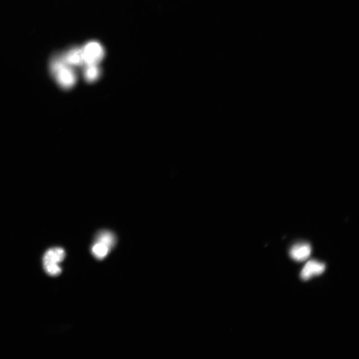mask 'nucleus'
<instances>
[{
    "instance_id": "9",
    "label": "nucleus",
    "mask_w": 359,
    "mask_h": 359,
    "mask_svg": "<svg viewBox=\"0 0 359 359\" xmlns=\"http://www.w3.org/2000/svg\"><path fill=\"white\" fill-rule=\"evenodd\" d=\"M110 249L104 244L94 242L92 246L91 252L92 255L97 259H104L110 251Z\"/></svg>"
},
{
    "instance_id": "2",
    "label": "nucleus",
    "mask_w": 359,
    "mask_h": 359,
    "mask_svg": "<svg viewBox=\"0 0 359 359\" xmlns=\"http://www.w3.org/2000/svg\"><path fill=\"white\" fill-rule=\"evenodd\" d=\"M82 50L84 64H99L104 58V47L97 42L88 43Z\"/></svg>"
},
{
    "instance_id": "4",
    "label": "nucleus",
    "mask_w": 359,
    "mask_h": 359,
    "mask_svg": "<svg viewBox=\"0 0 359 359\" xmlns=\"http://www.w3.org/2000/svg\"><path fill=\"white\" fill-rule=\"evenodd\" d=\"M63 57L69 66L78 67L83 66L84 61L82 49L74 48L62 54Z\"/></svg>"
},
{
    "instance_id": "10",
    "label": "nucleus",
    "mask_w": 359,
    "mask_h": 359,
    "mask_svg": "<svg viewBox=\"0 0 359 359\" xmlns=\"http://www.w3.org/2000/svg\"><path fill=\"white\" fill-rule=\"evenodd\" d=\"M44 269L46 273L52 276H59L61 273V269L59 265H45Z\"/></svg>"
},
{
    "instance_id": "3",
    "label": "nucleus",
    "mask_w": 359,
    "mask_h": 359,
    "mask_svg": "<svg viewBox=\"0 0 359 359\" xmlns=\"http://www.w3.org/2000/svg\"><path fill=\"white\" fill-rule=\"evenodd\" d=\"M325 268L324 264L315 260H309L301 272V278L304 280H309L313 276L323 274Z\"/></svg>"
},
{
    "instance_id": "5",
    "label": "nucleus",
    "mask_w": 359,
    "mask_h": 359,
    "mask_svg": "<svg viewBox=\"0 0 359 359\" xmlns=\"http://www.w3.org/2000/svg\"><path fill=\"white\" fill-rule=\"evenodd\" d=\"M311 248L307 243L298 244L293 246L290 250L291 258L297 262H304L310 255Z\"/></svg>"
},
{
    "instance_id": "8",
    "label": "nucleus",
    "mask_w": 359,
    "mask_h": 359,
    "mask_svg": "<svg viewBox=\"0 0 359 359\" xmlns=\"http://www.w3.org/2000/svg\"><path fill=\"white\" fill-rule=\"evenodd\" d=\"M83 75L85 80L92 83L99 80L102 71L99 64H84Z\"/></svg>"
},
{
    "instance_id": "6",
    "label": "nucleus",
    "mask_w": 359,
    "mask_h": 359,
    "mask_svg": "<svg viewBox=\"0 0 359 359\" xmlns=\"http://www.w3.org/2000/svg\"><path fill=\"white\" fill-rule=\"evenodd\" d=\"M66 252L61 248H53L47 250L43 258V265H59L62 262Z\"/></svg>"
},
{
    "instance_id": "1",
    "label": "nucleus",
    "mask_w": 359,
    "mask_h": 359,
    "mask_svg": "<svg viewBox=\"0 0 359 359\" xmlns=\"http://www.w3.org/2000/svg\"><path fill=\"white\" fill-rule=\"evenodd\" d=\"M51 73L61 88L69 89L73 87L78 81V75L74 68L66 62L59 60L50 66Z\"/></svg>"
},
{
    "instance_id": "7",
    "label": "nucleus",
    "mask_w": 359,
    "mask_h": 359,
    "mask_svg": "<svg viewBox=\"0 0 359 359\" xmlns=\"http://www.w3.org/2000/svg\"><path fill=\"white\" fill-rule=\"evenodd\" d=\"M117 239L112 232L103 230L98 232L95 237L94 242L102 243L111 250L116 245Z\"/></svg>"
}]
</instances>
